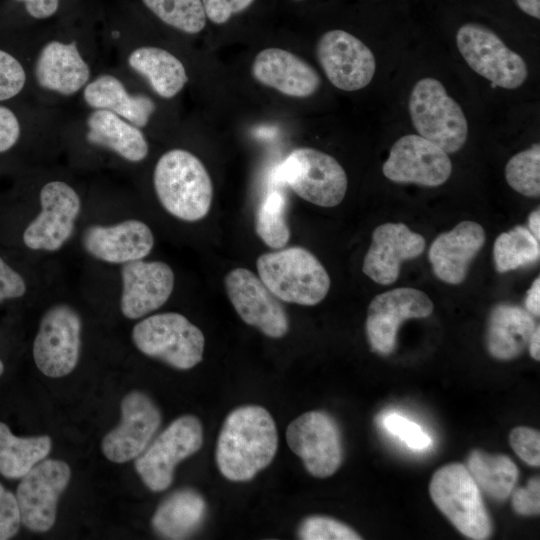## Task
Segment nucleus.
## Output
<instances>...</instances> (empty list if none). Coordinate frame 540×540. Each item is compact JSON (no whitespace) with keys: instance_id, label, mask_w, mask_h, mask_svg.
I'll list each match as a JSON object with an SVG mask.
<instances>
[{"instance_id":"38","label":"nucleus","mask_w":540,"mask_h":540,"mask_svg":"<svg viewBox=\"0 0 540 540\" xmlns=\"http://www.w3.org/2000/svg\"><path fill=\"white\" fill-rule=\"evenodd\" d=\"M25 71L19 61L0 50V101L16 96L24 87Z\"/></svg>"},{"instance_id":"17","label":"nucleus","mask_w":540,"mask_h":540,"mask_svg":"<svg viewBox=\"0 0 540 540\" xmlns=\"http://www.w3.org/2000/svg\"><path fill=\"white\" fill-rule=\"evenodd\" d=\"M382 171L395 183L436 187L449 179L452 163L448 154L433 142L420 135L408 134L393 144Z\"/></svg>"},{"instance_id":"33","label":"nucleus","mask_w":540,"mask_h":540,"mask_svg":"<svg viewBox=\"0 0 540 540\" xmlns=\"http://www.w3.org/2000/svg\"><path fill=\"white\" fill-rule=\"evenodd\" d=\"M286 208L285 196L279 191H272L261 202L256 213L255 231L273 249L283 248L290 239Z\"/></svg>"},{"instance_id":"23","label":"nucleus","mask_w":540,"mask_h":540,"mask_svg":"<svg viewBox=\"0 0 540 540\" xmlns=\"http://www.w3.org/2000/svg\"><path fill=\"white\" fill-rule=\"evenodd\" d=\"M486 235L474 221H462L431 244L428 257L434 274L441 281L457 285L465 280L472 260L483 247Z\"/></svg>"},{"instance_id":"36","label":"nucleus","mask_w":540,"mask_h":540,"mask_svg":"<svg viewBox=\"0 0 540 540\" xmlns=\"http://www.w3.org/2000/svg\"><path fill=\"white\" fill-rule=\"evenodd\" d=\"M298 536L303 540H359L362 537L348 525L327 517L310 516L302 521Z\"/></svg>"},{"instance_id":"32","label":"nucleus","mask_w":540,"mask_h":540,"mask_svg":"<svg viewBox=\"0 0 540 540\" xmlns=\"http://www.w3.org/2000/svg\"><path fill=\"white\" fill-rule=\"evenodd\" d=\"M493 257L499 273L534 264L540 257L539 240L527 227L516 226L496 238Z\"/></svg>"},{"instance_id":"44","label":"nucleus","mask_w":540,"mask_h":540,"mask_svg":"<svg viewBox=\"0 0 540 540\" xmlns=\"http://www.w3.org/2000/svg\"><path fill=\"white\" fill-rule=\"evenodd\" d=\"M20 136V125L15 114L0 106V153L12 148Z\"/></svg>"},{"instance_id":"19","label":"nucleus","mask_w":540,"mask_h":540,"mask_svg":"<svg viewBox=\"0 0 540 540\" xmlns=\"http://www.w3.org/2000/svg\"><path fill=\"white\" fill-rule=\"evenodd\" d=\"M120 309L128 319H138L159 309L174 288L172 268L162 261L136 260L122 264Z\"/></svg>"},{"instance_id":"1","label":"nucleus","mask_w":540,"mask_h":540,"mask_svg":"<svg viewBox=\"0 0 540 540\" xmlns=\"http://www.w3.org/2000/svg\"><path fill=\"white\" fill-rule=\"evenodd\" d=\"M277 447L276 424L270 413L262 406H241L230 412L222 425L216 463L228 480L249 481L271 463Z\"/></svg>"},{"instance_id":"25","label":"nucleus","mask_w":540,"mask_h":540,"mask_svg":"<svg viewBox=\"0 0 540 540\" xmlns=\"http://www.w3.org/2000/svg\"><path fill=\"white\" fill-rule=\"evenodd\" d=\"M535 329V321L527 310L513 304H497L488 318V352L495 359L512 360L527 348Z\"/></svg>"},{"instance_id":"8","label":"nucleus","mask_w":540,"mask_h":540,"mask_svg":"<svg viewBox=\"0 0 540 540\" xmlns=\"http://www.w3.org/2000/svg\"><path fill=\"white\" fill-rule=\"evenodd\" d=\"M456 44L468 66L496 86L516 89L527 79L525 60L484 25H462L456 34Z\"/></svg>"},{"instance_id":"11","label":"nucleus","mask_w":540,"mask_h":540,"mask_svg":"<svg viewBox=\"0 0 540 540\" xmlns=\"http://www.w3.org/2000/svg\"><path fill=\"white\" fill-rule=\"evenodd\" d=\"M287 444L316 478L333 475L343 461L341 433L326 412L309 411L294 419L286 430Z\"/></svg>"},{"instance_id":"42","label":"nucleus","mask_w":540,"mask_h":540,"mask_svg":"<svg viewBox=\"0 0 540 540\" xmlns=\"http://www.w3.org/2000/svg\"><path fill=\"white\" fill-rule=\"evenodd\" d=\"M254 0H202L206 17L215 24L226 23L234 14L247 9Z\"/></svg>"},{"instance_id":"49","label":"nucleus","mask_w":540,"mask_h":540,"mask_svg":"<svg viewBox=\"0 0 540 540\" xmlns=\"http://www.w3.org/2000/svg\"><path fill=\"white\" fill-rule=\"evenodd\" d=\"M528 229L535 236L536 239L540 240V211L539 208L534 210L528 218Z\"/></svg>"},{"instance_id":"6","label":"nucleus","mask_w":540,"mask_h":540,"mask_svg":"<svg viewBox=\"0 0 540 540\" xmlns=\"http://www.w3.org/2000/svg\"><path fill=\"white\" fill-rule=\"evenodd\" d=\"M132 340L146 356L176 369L193 368L203 358L202 331L180 313L165 312L144 318L134 326Z\"/></svg>"},{"instance_id":"18","label":"nucleus","mask_w":540,"mask_h":540,"mask_svg":"<svg viewBox=\"0 0 540 540\" xmlns=\"http://www.w3.org/2000/svg\"><path fill=\"white\" fill-rule=\"evenodd\" d=\"M161 423V414L146 394L133 391L121 401V421L101 443L105 457L124 463L139 456L148 446Z\"/></svg>"},{"instance_id":"31","label":"nucleus","mask_w":540,"mask_h":540,"mask_svg":"<svg viewBox=\"0 0 540 540\" xmlns=\"http://www.w3.org/2000/svg\"><path fill=\"white\" fill-rule=\"evenodd\" d=\"M49 436L17 437L0 422V474L9 479L26 475L51 450Z\"/></svg>"},{"instance_id":"22","label":"nucleus","mask_w":540,"mask_h":540,"mask_svg":"<svg viewBox=\"0 0 540 540\" xmlns=\"http://www.w3.org/2000/svg\"><path fill=\"white\" fill-rule=\"evenodd\" d=\"M251 71L256 81L290 97H309L321 85L320 76L311 65L281 48L260 51L254 58Z\"/></svg>"},{"instance_id":"2","label":"nucleus","mask_w":540,"mask_h":540,"mask_svg":"<svg viewBox=\"0 0 540 540\" xmlns=\"http://www.w3.org/2000/svg\"><path fill=\"white\" fill-rule=\"evenodd\" d=\"M153 183L159 202L174 217L194 222L208 214L212 181L201 160L189 151L164 153L156 163Z\"/></svg>"},{"instance_id":"9","label":"nucleus","mask_w":540,"mask_h":540,"mask_svg":"<svg viewBox=\"0 0 540 540\" xmlns=\"http://www.w3.org/2000/svg\"><path fill=\"white\" fill-rule=\"evenodd\" d=\"M202 443L200 420L193 415L181 416L141 453L135 469L151 491H163L171 485L177 464L196 453Z\"/></svg>"},{"instance_id":"16","label":"nucleus","mask_w":540,"mask_h":540,"mask_svg":"<svg viewBox=\"0 0 540 540\" xmlns=\"http://www.w3.org/2000/svg\"><path fill=\"white\" fill-rule=\"evenodd\" d=\"M227 296L240 318L271 338H281L289 329L288 315L278 299L246 268H235L224 277Z\"/></svg>"},{"instance_id":"30","label":"nucleus","mask_w":540,"mask_h":540,"mask_svg":"<svg viewBox=\"0 0 540 540\" xmlns=\"http://www.w3.org/2000/svg\"><path fill=\"white\" fill-rule=\"evenodd\" d=\"M466 467L479 489L497 501L511 495L519 477L518 468L509 456L479 449L470 452Z\"/></svg>"},{"instance_id":"47","label":"nucleus","mask_w":540,"mask_h":540,"mask_svg":"<svg viewBox=\"0 0 540 540\" xmlns=\"http://www.w3.org/2000/svg\"><path fill=\"white\" fill-rule=\"evenodd\" d=\"M515 2L524 13L540 18V0H515Z\"/></svg>"},{"instance_id":"41","label":"nucleus","mask_w":540,"mask_h":540,"mask_svg":"<svg viewBox=\"0 0 540 540\" xmlns=\"http://www.w3.org/2000/svg\"><path fill=\"white\" fill-rule=\"evenodd\" d=\"M512 492V507L517 514L522 516L539 514L540 480L538 476L531 478L525 486Z\"/></svg>"},{"instance_id":"29","label":"nucleus","mask_w":540,"mask_h":540,"mask_svg":"<svg viewBox=\"0 0 540 540\" xmlns=\"http://www.w3.org/2000/svg\"><path fill=\"white\" fill-rule=\"evenodd\" d=\"M130 67L145 77L156 94L162 98L177 95L188 81L182 62L167 50L143 46L131 52Z\"/></svg>"},{"instance_id":"24","label":"nucleus","mask_w":540,"mask_h":540,"mask_svg":"<svg viewBox=\"0 0 540 540\" xmlns=\"http://www.w3.org/2000/svg\"><path fill=\"white\" fill-rule=\"evenodd\" d=\"M35 77L42 88L71 95L88 82L90 68L81 57L75 42L65 44L51 41L43 47L37 58Z\"/></svg>"},{"instance_id":"37","label":"nucleus","mask_w":540,"mask_h":540,"mask_svg":"<svg viewBox=\"0 0 540 540\" xmlns=\"http://www.w3.org/2000/svg\"><path fill=\"white\" fill-rule=\"evenodd\" d=\"M381 425L390 434L397 436L412 450H425L431 447L432 439L417 423L405 416L390 412L381 417Z\"/></svg>"},{"instance_id":"3","label":"nucleus","mask_w":540,"mask_h":540,"mask_svg":"<svg viewBox=\"0 0 540 540\" xmlns=\"http://www.w3.org/2000/svg\"><path fill=\"white\" fill-rule=\"evenodd\" d=\"M256 267L261 281L283 302L313 306L326 297L330 288L326 269L303 247L262 254Z\"/></svg>"},{"instance_id":"45","label":"nucleus","mask_w":540,"mask_h":540,"mask_svg":"<svg viewBox=\"0 0 540 540\" xmlns=\"http://www.w3.org/2000/svg\"><path fill=\"white\" fill-rule=\"evenodd\" d=\"M25 5L26 11L34 18L44 19L52 16L58 9L59 0H17Z\"/></svg>"},{"instance_id":"26","label":"nucleus","mask_w":540,"mask_h":540,"mask_svg":"<svg viewBox=\"0 0 540 540\" xmlns=\"http://www.w3.org/2000/svg\"><path fill=\"white\" fill-rule=\"evenodd\" d=\"M89 143L105 147L130 162L146 158L149 146L139 127L125 121L117 114L96 109L87 120Z\"/></svg>"},{"instance_id":"48","label":"nucleus","mask_w":540,"mask_h":540,"mask_svg":"<svg viewBox=\"0 0 540 540\" xmlns=\"http://www.w3.org/2000/svg\"><path fill=\"white\" fill-rule=\"evenodd\" d=\"M529 353L531 357L540 360V327L537 326L529 341Z\"/></svg>"},{"instance_id":"39","label":"nucleus","mask_w":540,"mask_h":540,"mask_svg":"<svg viewBox=\"0 0 540 540\" xmlns=\"http://www.w3.org/2000/svg\"><path fill=\"white\" fill-rule=\"evenodd\" d=\"M509 443L514 452L528 465H540V433L538 430L519 426L509 435Z\"/></svg>"},{"instance_id":"40","label":"nucleus","mask_w":540,"mask_h":540,"mask_svg":"<svg viewBox=\"0 0 540 540\" xmlns=\"http://www.w3.org/2000/svg\"><path fill=\"white\" fill-rule=\"evenodd\" d=\"M21 522L16 495L0 483V540L12 538Z\"/></svg>"},{"instance_id":"34","label":"nucleus","mask_w":540,"mask_h":540,"mask_svg":"<svg viewBox=\"0 0 540 540\" xmlns=\"http://www.w3.org/2000/svg\"><path fill=\"white\" fill-rule=\"evenodd\" d=\"M161 21L189 34H196L206 25L202 0H142Z\"/></svg>"},{"instance_id":"15","label":"nucleus","mask_w":540,"mask_h":540,"mask_svg":"<svg viewBox=\"0 0 540 540\" xmlns=\"http://www.w3.org/2000/svg\"><path fill=\"white\" fill-rule=\"evenodd\" d=\"M316 55L331 84L343 91L366 87L376 71L375 57L370 48L341 29L327 31L320 37Z\"/></svg>"},{"instance_id":"50","label":"nucleus","mask_w":540,"mask_h":540,"mask_svg":"<svg viewBox=\"0 0 540 540\" xmlns=\"http://www.w3.org/2000/svg\"><path fill=\"white\" fill-rule=\"evenodd\" d=\"M3 371H4V365H3L2 361L0 360V376L3 373Z\"/></svg>"},{"instance_id":"5","label":"nucleus","mask_w":540,"mask_h":540,"mask_svg":"<svg viewBox=\"0 0 540 540\" xmlns=\"http://www.w3.org/2000/svg\"><path fill=\"white\" fill-rule=\"evenodd\" d=\"M409 113L420 136L447 154L459 151L468 135V123L460 105L435 78L420 79L410 93Z\"/></svg>"},{"instance_id":"13","label":"nucleus","mask_w":540,"mask_h":540,"mask_svg":"<svg viewBox=\"0 0 540 540\" xmlns=\"http://www.w3.org/2000/svg\"><path fill=\"white\" fill-rule=\"evenodd\" d=\"M41 211L26 227L23 242L31 250H59L72 236L81 211L77 192L63 181L46 183L40 191Z\"/></svg>"},{"instance_id":"14","label":"nucleus","mask_w":540,"mask_h":540,"mask_svg":"<svg viewBox=\"0 0 540 540\" xmlns=\"http://www.w3.org/2000/svg\"><path fill=\"white\" fill-rule=\"evenodd\" d=\"M69 465L47 459L37 463L22 477L17 491L21 522L34 532H45L55 523L57 502L69 483Z\"/></svg>"},{"instance_id":"7","label":"nucleus","mask_w":540,"mask_h":540,"mask_svg":"<svg viewBox=\"0 0 540 540\" xmlns=\"http://www.w3.org/2000/svg\"><path fill=\"white\" fill-rule=\"evenodd\" d=\"M275 176L300 198L321 207L341 203L348 186L346 172L334 157L308 147L292 150Z\"/></svg>"},{"instance_id":"43","label":"nucleus","mask_w":540,"mask_h":540,"mask_svg":"<svg viewBox=\"0 0 540 540\" xmlns=\"http://www.w3.org/2000/svg\"><path fill=\"white\" fill-rule=\"evenodd\" d=\"M25 292L23 277L0 257V301L22 297Z\"/></svg>"},{"instance_id":"20","label":"nucleus","mask_w":540,"mask_h":540,"mask_svg":"<svg viewBox=\"0 0 540 540\" xmlns=\"http://www.w3.org/2000/svg\"><path fill=\"white\" fill-rule=\"evenodd\" d=\"M424 249V237L404 223L381 224L373 231L362 271L378 284H392L399 276L401 263L419 257Z\"/></svg>"},{"instance_id":"28","label":"nucleus","mask_w":540,"mask_h":540,"mask_svg":"<svg viewBox=\"0 0 540 540\" xmlns=\"http://www.w3.org/2000/svg\"><path fill=\"white\" fill-rule=\"evenodd\" d=\"M207 505L195 490L182 489L167 497L152 517V527L167 539H183L203 522Z\"/></svg>"},{"instance_id":"27","label":"nucleus","mask_w":540,"mask_h":540,"mask_svg":"<svg viewBox=\"0 0 540 540\" xmlns=\"http://www.w3.org/2000/svg\"><path fill=\"white\" fill-rule=\"evenodd\" d=\"M92 108L113 112L137 127H144L155 110L145 95H130L123 83L112 75H102L89 83L83 93Z\"/></svg>"},{"instance_id":"4","label":"nucleus","mask_w":540,"mask_h":540,"mask_svg":"<svg viewBox=\"0 0 540 540\" xmlns=\"http://www.w3.org/2000/svg\"><path fill=\"white\" fill-rule=\"evenodd\" d=\"M429 493L461 534L475 540L490 537L491 518L480 489L464 464L449 463L438 469L431 478Z\"/></svg>"},{"instance_id":"35","label":"nucleus","mask_w":540,"mask_h":540,"mask_svg":"<svg viewBox=\"0 0 540 540\" xmlns=\"http://www.w3.org/2000/svg\"><path fill=\"white\" fill-rule=\"evenodd\" d=\"M509 186L527 197L540 195V146L533 144L512 156L505 166Z\"/></svg>"},{"instance_id":"12","label":"nucleus","mask_w":540,"mask_h":540,"mask_svg":"<svg viewBox=\"0 0 540 540\" xmlns=\"http://www.w3.org/2000/svg\"><path fill=\"white\" fill-rule=\"evenodd\" d=\"M433 308L428 295L415 288H395L376 295L368 306L365 324L372 350L384 356L391 354L400 325L408 319L430 316Z\"/></svg>"},{"instance_id":"10","label":"nucleus","mask_w":540,"mask_h":540,"mask_svg":"<svg viewBox=\"0 0 540 540\" xmlns=\"http://www.w3.org/2000/svg\"><path fill=\"white\" fill-rule=\"evenodd\" d=\"M81 329L80 315L68 304H55L44 313L33 343L34 362L44 375L58 378L74 370L80 354Z\"/></svg>"},{"instance_id":"21","label":"nucleus","mask_w":540,"mask_h":540,"mask_svg":"<svg viewBox=\"0 0 540 540\" xmlns=\"http://www.w3.org/2000/svg\"><path fill=\"white\" fill-rule=\"evenodd\" d=\"M92 257L111 264H124L146 257L154 246V235L147 224L129 219L114 225H90L81 238Z\"/></svg>"},{"instance_id":"46","label":"nucleus","mask_w":540,"mask_h":540,"mask_svg":"<svg viewBox=\"0 0 540 540\" xmlns=\"http://www.w3.org/2000/svg\"><path fill=\"white\" fill-rule=\"evenodd\" d=\"M525 306L526 310L534 315L539 316L540 315V279L537 277L530 289L527 292L526 298H525Z\"/></svg>"}]
</instances>
